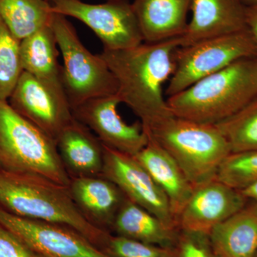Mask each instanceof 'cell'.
I'll return each mask as SVG.
<instances>
[{
	"label": "cell",
	"mask_w": 257,
	"mask_h": 257,
	"mask_svg": "<svg viewBox=\"0 0 257 257\" xmlns=\"http://www.w3.org/2000/svg\"><path fill=\"white\" fill-rule=\"evenodd\" d=\"M0 207L20 217L68 226L104 251L111 236L83 215L69 186L36 174L0 168Z\"/></svg>",
	"instance_id": "7a4b0ae2"
},
{
	"label": "cell",
	"mask_w": 257,
	"mask_h": 257,
	"mask_svg": "<svg viewBox=\"0 0 257 257\" xmlns=\"http://www.w3.org/2000/svg\"><path fill=\"white\" fill-rule=\"evenodd\" d=\"M179 38L133 48L103 50L101 57L114 74L121 102L138 116L144 131L172 116L164 86L175 70Z\"/></svg>",
	"instance_id": "6da1fadb"
},
{
	"label": "cell",
	"mask_w": 257,
	"mask_h": 257,
	"mask_svg": "<svg viewBox=\"0 0 257 257\" xmlns=\"http://www.w3.org/2000/svg\"><path fill=\"white\" fill-rule=\"evenodd\" d=\"M111 229L116 235L169 248H175L179 232L126 197Z\"/></svg>",
	"instance_id": "44dd1931"
},
{
	"label": "cell",
	"mask_w": 257,
	"mask_h": 257,
	"mask_svg": "<svg viewBox=\"0 0 257 257\" xmlns=\"http://www.w3.org/2000/svg\"><path fill=\"white\" fill-rule=\"evenodd\" d=\"M57 47L52 25L45 27L22 40V65L23 71L67 101L62 84V66L59 63Z\"/></svg>",
	"instance_id": "d6986e66"
},
{
	"label": "cell",
	"mask_w": 257,
	"mask_h": 257,
	"mask_svg": "<svg viewBox=\"0 0 257 257\" xmlns=\"http://www.w3.org/2000/svg\"><path fill=\"white\" fill-rule=\"evenodd\" d=\"M218 257H255L257 252V202L247 203L209 233Z\"/></svg>",
	"instance_id": "ffe728a7"
},
{
	"label": "cell",
	"mask_w": 257,
	"mask_h": 257,
	"mask_svg": "<svg viewBox=\"0 0 257 257\" xmlns=\"http://www.w3.org/2000/svg\"><path fill=\"white\" fill-rule=\"evenodd\" d=\"M248 199L240 191L214 178L194 187L177 224L179 229L209 234L211 229L241 209Z\"/></svg>",
	"instance_id": "4fadbf2b"
},
{
	"label": "cell",
	"mask_w": 257,
	"mask_h": 257,
	"mask_svg": "<svg viewBox=\"0 0 257 257\" xmlns=\"http://www.w3.org/2000/svg\"><path fill=\"white\" fill-rule=\"evenodd\" d=\"M0 257H40L37 256L13 233L0 224Z\"/></svg>",
	"instance_id": "83f0119b"
},
{
	"label": "cell",
	"mask_w": 257,
	"mask_h": 257,
	"mask_svg": "<svg viewBox=\"0 0 257 257\" xmlns=\"http://www.w3.org/2000/svg\"><path fill=\"white\" fill-rule=\"evenodd\" d=\"M176 257H218L211 246L209 234L179 229Z\"/></svg>",
	"instance_id": "4316f807"
},
{
	"label": "cell",
	"mask_w": 257,
	"mask_h": 257,
	"mask_svg": "<svg viewBox=\"0 0 257 257\" xmlns=\"http://www.w3.org/2000/svg\"><path fill=\"white\" fill-rule=\"evenodd\" d=\"M174 116L217 124L257 99V55L233 62L167 98Z\"/></svg>",
	"instance_id": "3957f363"
},
{
	"label": "cell",
	"mask_w": 257,
	"mask_h": 257,
	"mask_svg": "<svg viewBox=\"0 0 257 257\" xmlns=\"http://www.w3.org/2000/svg\"><path fill=\"white\" fill-rule=\"evenodd\" d=\"M246 10L241 0H191V17L180 46L245 30Z\"/></svg>",
	"instance_id": "5bb4252c"
},
{
	"label": "cell",
	"mask_w": 257,
	"mask_h": 257,
	"mask_svg": "<svg viewBox=\"0 0 257 257\" xmlns=\"http://www.w3.org/2000/svg\"><path fill=\"white\" fill-rule=\"evenodd\" d=\"M246 25L257 46V5L246 8Z\"/></svg>",
	"instance_id": "f1b7e54d"
},
{
	"label": "cell",
	"mask_w": 257,
	"mask_h": 257,
	"mask_svg": "<svg viewBox=\"0 0 257 257\" xmlns=\"http://www.w3.org/2000/svg\"><path fill=\"white\" fill-rule=\"evenodd\" d=\"M216 125L226 138L231 153L257 150V99Z\"/></svg>",
	"instance_id": "603a6c76"
},
{
	"label": "cell",
	"mask_w": 257,
	"mask_h": 257,
	"mask_svg": "<svg viewBox=\"0 0 257 257\" xmlns=\"http://www.w3.org/2000/svg\"><path fill=\"white\" fill-rule=\"evenodd\" d=\"M117 94L95 98L72 109L74 118L89 128L104 146L135 156L148 143L141 122L128 124L118 112Z\"/></svg>",
	"instance_id": "8fae6325"
},
{
	"label": "cell",
	"mask_w": 257,
	"mask_h": 257,
	"mask_svg": "<svg viewBox=\"0 0 257 257\" xmlns=\"http://www.w3.org/2000/svg\"><path fill=\"white\" fill-rule=\"evenodd\" d=\"M101 175L114 182L126 198L173 229H179L168 198L135 157L104 146Z\"/></svg>",
	"instance_id": "30bf717a"
},
{
	"label": "cell",
	"mask_w": 257,
	"mask_h": 257,
	"mask_svg": "<svg viewBox=\"0 0 257 257\" xmlns=\"http://www.w3.org/2000/svg\"><path fill=\"white\" fill-rule=\"evenodd\" d=\"M52 11L87 25L103 45V50L133 48L143 43V34L130 0H106L90 4L82 0H51Z\"/></svg>",
	"instance_id": "ba28073f"
},
{
	"label": "cell",
	"mask_w": 257,
	"mask_h": 257,
	"mask_svg": "<svg viewBox=\"0 0 257 257\" xmlns=\"http://www.w3.org/2000/svg\"><path fill=\"white\" fill-rule=\"evenodd\" d=\"M148 138L146 146L134 157L165 192L177 221L194 187L175 160L155 140Z\"/></svg>",
	"instance_id": "ac0fdd59"
},
{
	"label": "cell",
	"mask_w": 257,
	"mask_h": 257,
	"mask_svg": "<svg viewBox=\"0 0 257 257\" xmlns=\"http://www.w3.org/2000/svg\"><path fill=\"white\" fill-rule=\"evenodd\" d=\"M48 1H49V2H50V1H51V0H48Z\"/></svg>",
	"instance_id": "d6a6232c"
},
{
	"label": "cell",
	"mask_w": 257,
	"mask_h": 257,
	"mask_svg": "<svg viewBox=\"0 0 257 257\" xmlns=\"http://www.w3.org/2000/svg\"><path fill=\"white\" fill-rule=\"evenodd\" d=\"M257 55V46L247 29L206 39L175 52V70L165 89L166 97L175 95L248 56Z\"/></svg>",
	"instance_id": "52a82bcc"
},
{
	"label": "cell",
	"mask_w": 257,
	"mask_h": 257,
	"mask_svg": "<svg viewBox=\"0 0 257 257\" xmlns=\"http://www.w3.org/2000/svg\"><path fill=\"white\" fill-rule=\"evenodd\" d=\"M0 224L40 257H113L68 226L20 217L1 207Z\"/></svg>",
	"instance_id": "9c48e42d"
},
{
	"label": "cell",
	"mask_w": 257,
	"mask_h": 257,
	"mask_svg": "<svg viewBox=\"0 0 257 257\" xmlns=\"http://www.w3.org/2000/svg\"><path fill=\"white\" fill-rule=\"evenodd\" d=\"M54 15L48 0H0V19L21 41L52 25Z\"/></svg>",
	"instance_id": "7402d4cb"
},
{
	"label": "cell",
	"mask_w": 257,
	"mask_h": 257,
	"mask_svg": "<svg viewBox=\"0 0 257 257\" xmlns=\"http://www.w3.org/2000/svg\"><path fill=\"white\" fill-rule=\"evenodd\" d=\"M243 5L248 8V7L256 6L257 5V0H241Z\"/></svg>",
	"instance_id": "4dcf8cb0"
},
{
	"label": "cell",
	"mask_w": 257,
	"mask_h": 257,
	"mask_svg": "<svg viewBox=\"0 0 257 257\" xmlns=\"http://www.w3.org/2000/svg\"><path fill=\"white\" fill-rule=\"evenodd\" d=\"M145 133L175 160L194 187L216 178L221 164L231 153L216 124L172 115Z\"/></svg>",
	"instance_id": "277c9868"
},
{
	"label": "cell",
	"mask_w": 257,
	"mask_h": 257,
	"mask_svg": "<svg viewBox=\"0 0 257 257\" xmlns=\"http://www.w3.org/2000/svg\"><path fill=\"white\" fill-rule=\"evenodd\" d=\"M56 144L70 179L101 175L104 147L96 135L78 120L74 118L64 128Z\"/></svg>",
	"instance_id": "9a60e30c"
},
{
	"label": "cell",
	"mask_w": 257,
	"mask_h": 257,
	"mask_svg": "<svg viewBox=\"0 0 257 257\" xmlns=\"http://www.w3.org/2000/svg\"><path fill=\"white\" fill-rule=\"evenodd\" d=\"M52 30L63 58L62 84L72 109L83 103L117 92V82L105 61L84 47L75 28L63 15L55 14Z\"/></svg>",
	"instance_id": "8992f818"
},
{
	"label": "cell",
	"mask_w": 257,
	"mask_h": 257,
	"mask_svg": "<svg viewBox=\"0 0 257 257\" xmlns=\"http://www.w3.org/2000/svg\"><path fill=\"white\" fill-rule=\"evenodd\" d=\"M105 252L113 257H176L175 248L161 247L116 234L111 235Z\"/></svg>",
	"instance_id": "484cf974"
},
{
	"label": "cell",
	"mask_w": 257,
	"mask_h": 257,
	"mask_svg": "<svg viewBox=\"0 0 257 257\" xmlns=\"http://www.w3.org/2000/svg\"><path fill=\"white\" fill-rule=\"evenodd\" d=\"M8 101L19 114L55 142L74 119L68 101L25 71Z\"/></svg>",
	"instance_id": "7c38bea8"
},
{
	"label": "cell",
	"mask_w": 257,
	"mask_h": 257,
	"mask_svg": "<svg viewBox=\"0 0 257 257\" xmlns=\"http://www.w3.org/2000/svg\"><path fill=\"white\" fill-rule=\"evenodd\" d=\"M104 1H106V0H104Z\"/></svg>",
	"instance_id": "836d02e7"
},
{
	"label": "cell",
	"mask_w": 257,
	"mask_h": 257,
	"mask_svg": "<svg viewBox=\"0 0 257 257\" xmlns=\"http://www.w3.org/2000/svg\"><path fill=\"white\" fill-rule=\"evenodd\" d=\"M216 178L238 191L257 183V150L230 154Z\"/></svg>",
	"instance_id": "d4e9b609"
},
{
	"label": "cell",
	"mask_w": 257,
	"mask_h": 257,
	"mask_svg": "<svg viewBox=\"0 0 257 257\" xmlns=\"http://www.w3.org/2000/svg\"><path fill=\"white\" fill-rule=\"evenodd\" d=\"M0 168L43 176L69 186L55 140L0 101Z\"/></svg>",
	"instance_id": "5b68a950"
},
{
	"label": "cell",
	"mask_w": 257,
	"mask_h": 257,
	"mask_svg": "<svg viewBox=\"0 0 257 257\" xmlns=\"http://www.w3.org/2000/svg\"><path fill=\"white\" fill-rule=\"evenodd\" d=\"M255 257H257V252L256 253V255H255Z\"/></svg>",
	"instance_id": "1f68e13d"
},
{
	"label": "cell",
	"mask_w": 257,
	"mask_h": 257,
	"mask_svg": "<svg viewBox=\"0 0 257 257\" xmlns=\"http://www.w3.org/2000/svg\"><path fill=\"white\" fill-rule=\"evenodd\" d=\"M20 43L0 19V101H8L23 74Z\"/></svg>",
	"instance_id": "cb8c5ba5"
},
{
	"label": "cell",
	"mask_w": 257,
	"mask_h": 257,
	"mask_svg": "<svg viewBox=\"0 0 257 257\" xmlns=\"http://www.w3.org/2000/svg\"><path fill=\"white\" fill-rule=\"evenodd\" d=\"M240 192L248 200L254 201L257 202V183L253 184Z\"/></svg>",
	"instance_id": "f546056e"
},
{
	"label": "cell",
	"mask_w": 257,
	"mask_h": 257,
	"mask_svg": "<svg viewBox=\"0 0 257 257\" xmlns=\"http://www.w3.org/2000/svg\"><path fill=\"white\" fill-rule=\"evenodd\" d=\"M71 195L83 215L93 224L111 229L119 208L126 199L121 189L104 176L71 179Z\"/></svg>",
	"instance_id": "2e32d148"
},
{
	"label": "cell",
	"mask_w": 257,
	"mask_h": 257,
	"mask_svg": "<svg viewBox=\"0 0 257 257\" xmlns=\"http://www.w3.org/2000/svg\"><path fill=\"white\" fill-rule=\"evenodd\" d=\"M144 42L155 43L183 36L191 0H133Z\"/></svg>",
	"instance_id": "e0dca14e"
}]
</instances>
